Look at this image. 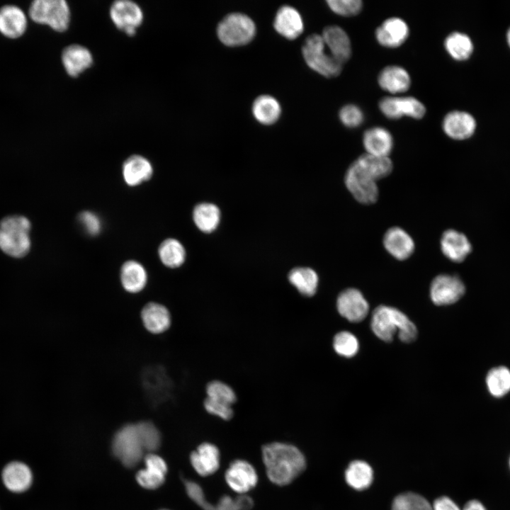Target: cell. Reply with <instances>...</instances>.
Returning <instances> with one entry per match:
<instances>
[{
	"instance_id": "1",
	"label": "cell",
	"mask_w": 510,
	"mask_h": 510,
	"mask_svg": "<svg viewBox=\"0 0 510 510\" xmlns=\"http://www.w3.org/2000/svg\"><path fill=\"white\" fill-rule=\"evenodd\" d=\"M262 458L269 480L278 485L292 482L305 469V456L295 446L271 443L262 448Z\"/></svg>"
},
{
	"instance_id": "2",
	"label": "cell",
	"mask_w": 510,
	"mask_h": 510,
	"mask_svg": "<svg viewBox=\"0 0 510 510\" xmlns=\"http://www.w3.org/2000/svg\"><path fill=\"white\" fill-rule=\"evenodd\" d=\"M371 329L385 341H392L397 332L399 339L405 343L415 340L417 330L414 323L403 312L389 306L380 305L373 312Z\"/></svg>"
},
{
	"instance_id": "3",
	"label": "cell",
	"mask_w": 510,
	"mask_h": 510,
	"mask_svg": "<svg viewBox=\"0 0 510 510\" xmlns=\"http://www.w3.org/2000/svg\"><path fill=\"white\" fill-rule=\"evenodd\" d=\"M30 220L21 215H8L0 221V249L14 259L27 256L31 249Z\"/></svg>"
},
{
	"instance_id": "4",
	"label": "cell",
	"mask_w": 510,
	"mask_h": 510,
	"mask_svg": "<svg viewBox=\"0 0 510 510\" xmlns=\"http://www.w3.org/2000/svg\"><path fill=\"white\" fill-rule=\"evenodd\" d=\"M302 53L307 66L325 77H335L341 72L343 64L327 53L326 45L320 35H309L303 44Z\"/></svg>"
},
{
	"instance_id": "5",
	"label": "cell",
	"mask_w": 510,
	"mask_h": 510,
	"mask_svg": "<svg viewBox=\"0 0 510 510\" xmlns=\"http://www.w3.org/2000/svg\"><path fill=\"white\" fill-rule=\"evenodd\" d=\"M30 18L37 23L50 26L57 32H64L70 23V9L64 0H35L29 8Z\"/></svg>"
},
{
	"instance_id": "6",
	"label": "cell",
	"mask_w": 510,
	"mask_h": 510,
	"mask_svg": "<svg viewBox=\"0 0 510 510\" xmlns=\"http://www.w3.org/2000/svg\"><path fill=\"white\" fill-rule=\"evenodd\" d=\"M217 34L224 45L231 47L241 46L249 43L254 38L256 26L248 16L241 13H232L220 22Z\"/></svg>"
},
{
	"instance_id": "7",
	"label": "cell",
	"mask_w": 510,
	"mask_h": 510,
	"mask_svg": "<svg viewBox=\"0 0 510 510\" xmlns=\"http://www.w3.org/2000/svg\"><path fill=\"white\" fill-rule=\"evenodd\" d=\"M112 448L114 455L124 465L135 466L144 452L136 424H127L118 430Z\"/></svg>"
},
{
	"instance_id": "8",
	"label": "cell",
	"mask_w": 510,
	"mask_h": 510,
	"mask_svg": "<svg viewBox=\"0 0 510 510\" xmlns=\"http://www.w3.org/2000/svg\"><path fill=\"white\" fill-rule=\"evenodd\" d=\"M344 181L348 191L359 203L370 205L378 200L379 191L376 181L354 162L348 168Z\"/></svg>"
},
{
	"instance_id": "9",
	"label": "cell",
	"mask_w": 510,
	"mask_h": 510,
	"mask_svg": "<svg viewBox=\"0 0 510 510\" xmlns=\"http://www.w3.org/2000/svg\"><path fill=\"white\" fill-rule=\"evenodd\" d=\"M110 17L115 27L129 36L134 35L143 21L140 6L130 0H118L110 7Z\"/></svg>"
},
{
	"instance_id": "10",
	"label": "cell",
	"mask_w": 510,
	"mask_h": 510,
	"mask_svg": "<svg viewBox=\"0 0 510 510\" xmlns=\"http://www.w3.org/2000/svg\"><path fill=\"white\" fill-rule=\"evenodd\" d=\"M379 109L385 117L393 120L403 116L419 120L426 113L424 105L412 96L384 97L379 101Z\"/></svg>"
},
{
	"instance_id": "11",
	"label": "cell",
	"mask_w": 510,
	"mask_h": 510,
	"mask_svg": "<svg viewBox=\"0 0 510 510\" xmlns=\"http://www.w3.org/2000/svg\"><path fill=\"white\" fill-rule=\"evenodd\" d=\"M465 291L460 278L454 275L441 274L435 277L430 286V296L437 305H446L459 300Z\"/></svg>"
},
{
	"instance_id": "12",
	"label": "cell",
	"mask_w": 510,
	"mask_h": 510,
	"mask_svg": "<svg viewBox=\"0 0 510 510\" xmlns=\"http://www.w3.org/2000/svg\"><path fill=\"white\" fill-rule=\"evenodd\" d=\"M339 313L351 322L363 320L369 310V305L360 290L348 288L342 291L336 301Z\"/></svg>"
},
{
	"instance_id": "13",
	"label": "cell",
	"mask_w": 510,
	"mask_h": 510,
	"mask_svg": "<svg viewBox=\"0 0 510 510\" xmlns=\"http://www.w3.org/2000/svg\"><path fill=\"white\" fill-rule=\"evenodd\" d=\"M225 480L234 491L244 494L254 488L258 480L254 467L242 460L233 461L225 472Z\"/></svg>"
},
{
	"instance_id": "14",
	"label": "cell",
	"mask_w": 510,
	"mask_h": 510,
	"mask_svg": "<svg viewBox=\"0 0 510 510\" xmlns=\"http://www.w3.org/2000/svg\"><path fill=\"white\" fill-rule=\"evenodd\" d=\"M409 29L407 23L400 18L386 19L377 28L375 38L383 47L395 48L402 45L408 38Z\"/></svg>"
},
{
	"instance_id": "15",
	"label": "cell",
	"mask_w": 510,
	"mask_h": 510,
	"mask_svg": "<svg viewBox=\"0 0 510 510\" xmlns=\"http://www.w3.org/2000/svg\"><path fill=\"white\" fill-rule=\"evenodd\" d=\"M322 37L329 54L338 62L344 64L350 59L351 44L344 29L337 26H329L323 30Z\"/></svg>"
},
{
	"instance_id": "16",
	"label": "cell",
	"mask_w": 510,
	"mask_h": 510,
	"mask_svg": "<svg viewBox=\"0 0 510 510\" xmlns=\"http://www.w3.org/2000/svg\"><path fill=\"white\" fill-rule=\"evenodd\" d=\"M62 62L68 75L77 77L91 67L94 60L91 52L86 47L72 44L63 50Z\"/></svg>"
},
{
	"instance_id": "17",
	"label": "cell",
	"mask_w": 510,
	"mask_h": 510,
	"mask_svg": "<svg viewBox=\"0 0 510 510\" xmlns=\"http://www.w3.org/2000/svg\"><path fill=\"white\" fill-rule=\"evenodd\" d=\"M444 132L454 140L470 137L476 128L475 118L468 113L453 110L446 115L442 123Z\"/></svg>"
},
{
	"instance_id": "18",
	"label": "cell",
	"mask_w": 510,
	"mask_h": 510,
	"mask_svg": "<svg viewBox=\"0 0 510 510\" xmlns=\"http://www.w3.org/2000/svg\"><path fill=\"white\" fill-rule=\"evenodd\" d=\"M383 245L391 256L400 261L408 259L415 248L412 237L399 227H392L386 231Z\"/></svg>"
},
{
	"instance_id": "19",
	"label": "cell",
	"mask_w": 510,
	"mask_h": 510,
	"mask_svg": "<svg viewBox=\"0 0 510 510\" xmlns=\"http://www.w3.org/2000/svg\"><path fill=\"white\" fill-rule=\"evenodd\" d=\"M273 26L280 35L289 40L297 38L303 31L304 24L301 15L290 6H283L277 11Z\"/></svg>"
},
{
	"instance_id": "20",
	"label": "cell",
	"mask_w": 510,
	"mask_h": 510,
	"mask_svg": "<svg viewBox=\"0 0 510 510\" xmlns=\"http://www.w3.org/2000/svg\"><path fill=\"white\" fill-rule=\"evenodd\" d=\"M441 249L449 260L459 263L471 252L472 246L465 234L455 230H448L441 236Z\"/></svg>"
},
{
	"instance_id": "21",
	"label": "cell",
	"mask_w": 510,
	"mask_h": 510,
	"mask_svg": "<svg viewBox=\"0 0 510 510\" xmlns=\"http://www.w3.org/2000/svg\"><path fill=\"white\" fill-rule=\"evenodd\" d=\"M122 174L128 186H137L151 178L153 167L147 158L139 154H133L124 162Z\"/></svg>"
},
{
	"instance_id": "22",
	"label": "cell",
	"mask_w": 510,
	"mask_h": 510,
	"mask_svg": "<svg viewBox=\"0 0 510 510\" xmlns=\"http://www.w3.org/2000/svg\"><path fill=\"white\" fill-rule=\"evenodd\" d=\"M1 476L5 487L15 493L27 490L33 481V475L29 467L18 461L7 464L3 469Z\"/></svg>"
},
{
	"instance_id": "23",
	"label": "cell",
	"mask_w": 510,
	"mask_h": 510,
	"mask_svg": "<svg viewBox=\"0 0 510 510\" xmlns=\"http://www.w3.org/2000/svg\"><path fill=\"white\" fill-rule=\"evenodd\" d=\"M145 468L136 476L138 483L147 489L159 487L164 481L167 470L164 460L157 455L149 453L144 458Z\"/></svg>"
},
{
	"instance_id": "24",
	"label": "cell",
	"mask_w": 510,
	"mask_h": 510,
	"mask_svg": "<svg viewBox=\"0 0 510 510\" xmlns=\"http://www.w3.org/2000/svg\"><path fill=\"white\" fill-rule=\"evenodd\" d=\"M27 28V18L24 12L14 5H6L0 8V33L9 38L21 36Z\"/></svg>"
},
{
	"instance_id": "25",
	"label": "cell",
	"mask_w": 510,
	"mask_h": 510,
	"mask_svg": "<svg viewBox=\"0 0 510 510\" xmlns=\"http://www.w3.org/2000/svg\"><path fill=\"white\" fill-rule=\"evenodd\" d=\"M190 460L199 475L208 476L215 472L220 466V451L215 445L204 443L191 454Z\"/></svg>"
},
{
	"instance_id": "26",
	"label": "cell",
	"mask_w": 510,
	"mask_h": 510,
	"mask_svg": "<svg viewBox=\"0 0 510 510\" xmlns=\"http://www.w3.org/2000/svg\"><path fill=\"white\" fill-rule=\"evenodd\" d=\"M363 144L366 153L378 156L388 157L393 147L391 133L382 127H373L365 131Z\"/></svg>"
},
{
	"instance_id": "27",
	"label": "cell",
	"mask_w": 510,
	"mask_h": 510,
	"mask_svg": "<svg viewBox=\"0 0 510 510\" xmlns=\"http://www.w3.org/2000/svg\"><path fill=\"white\" fill-rule=\"evenodd\" d=\"M378 81L382 89L393 94L407 91L411 85L407 71L397 65L383 68L378 75Z\"/></svg>"
},
{
	"instance_id": "28",
	"label": "cell",
	"mask_w": 510,
	"mask_h": 510,
	"mask_svg": "<svg viewBox=\"0 0 510 510\" xmlns=\"http://www.w3.org/2000/svg\"><path fill=\"white\" fill-rule=\"evenodd\" d=\"M141 318L144 327L155 334L164 332L171 324V316L167 308L157 302H149L142 309Z\"/></svg>"
},
{
	"instance_id": "29",
	"label": "cell",
	"mask_w": 510,
	"mask_h": 510,
	"mask_svg": "<svg viewBox=\"0 0 510 510\" xmlns=\"http://www.w3.org/2000/svg\"><path fill=\"white\" fill-rule=\"evenodd\" d=\"M120 281L126 291L131 293H139L147 284V271L140 262L128 260L120 268Z\"/></svg>"
},
{
	"instance_id": "30",
	"label": "cell",
	"mask_w": 510,
	"mask_h": 510,
	"mask_svg": "<svg viewBox=\"0 0 510 510\" xmlns=\"http://www.w3.org/2000/svg\"><path fill=\"white\" fill-rule=\"evenodd\" d=\"M347 484L356 490L368 489L373 481V470L370 465L360 460L349 463L345 471Z\"/></svg>"
},
{
	"instance_id": "31",
	"label": "cell",
	"mask_w": 510,
	"mask_h": 510,
	"mask_svg": "<svg viewBox=\"0 0 510 510\" xmlns=\"http://www.w3.org/2000/svg\"><path fill=\"white\" fill-rule=\"evenodd\" d=\"M353 162L376 181L388 176L393 167L389 157H378L367 153L361 155Z\"/></svg>"
},
{
	"instance_id": "32",
	"label": "cell",
	"mask_w": 510,
	"mask_h": 510,
	"mask_svg": "<svg viewBox=\"0 0 510 510\" xmlns=\"http://www.w3.org/2000/svg\"><path fill=\"white\" fill-rule=\"evenodd\" d=\"M280 113L281 108L278 101L271 96H259L252 105L253 115L257 121L264 125L276 123Z\"/></svg>"
},
{
	"instance_id": "33",
	"label": "cell",
	"mask_w": 510,
	"mask_h": 510,
	"mask_svg": "<svg viewBox=\"0 0 510 510\" xmlns=\"http://www.w3.org/2000/svg\"><path fill=\"white\" fill-rule=\"evenodd\" d=\"M193 218L200 230L207 233L211 232L217 228L220 222V211L212 203H200L194 208Z\"/></svg>"
},
{
	"instance_id": "34",
	"label": "cell",
	"mask_w": 510,
	"mask_h": 510,
	"mask_svg": "<svg viewBox=\"0 0 510 510\" xmlns=\"http://www.w3.org/2000/svg\"><path fill=\"white\" fill-rule=\"evenodd\" d=\"M444 47L448 55L455 60L464 61L473 52V44L468 35L460 32H453L444 41Z\"/></svg>"
},
{
	"instance_id": "35",
	"label": "cell",
	"mask_w": 510,
	"mask_h": 510,
	"mask_svg": "<svg viewBox=\"0 0 510 510\" xmlns=\"http://www.w3.org/2000/svg\"><path fill=\"white\" fill-rule=\"evenodd\" d=\"M288 280L298 290L305 296L315 294L318 285V276L310 268H295L290 271Z\"/></svg>"
},
{
	"instance_id": "36",
	"label": "cell",
	"mask_w": 510,
	"mask_h": 510,
	"mask_svg": "<svg viewBox=\"0 0 510 510\" xmlns=\"http://www.w3.org/2000/svg\"><path fill=\"white\" fill-rule=\"evenodd\" d=\"M158 254L162 264L169 268L181 266L186 259V251L183 244L174 238L164 240L159 246Z\"/></svg>"
},
{
	"instance_id": "37",
	"label": "cell",
	"mask_w": 510,
	"mask_h": 510,
	"mask_svg": "<svg viewBox=\"0 0 510 510\" xmlns=\"http://www.w3.org/2000/svg\"><path fill=\"white\" fill-rule=\"evenodd\" d=\"M485 381L493 397H504L510 392V370L505 366L493 368L488 372Z\"/></svg>"
},
{
	"instance_id": "38",
	"label": "cell",
	"mask_w": 510,
	"mask_h": 510,
	"mask_svg": "<svg viewBox=\"0 0 510 510\" xmlns=\"http://www.w3.org/2000/svg\"><path fill=\"white\" fill-rule=\"evenodd\" d=\"M392 510H433V508L426 498L409 492L395 497L392 501Z\"/></svg>"
},
{
	"instance_id": "39",
	"label": "cell",
	"mask_w": 510,
	"mask_h": 510,
	"mask_svg": "<svg viewBox=\"0 0 510 510\" xmlns=\"http://www.w3.org/2000/svg\"><path fill=\"white\" fill-rule=\"evenodd\" d=\"M136 426L144 451L157 450L161 442V436L156 426L149 421L140 422Z\"/></svg>"
},
{
	"instance_id": "40",
	"label": "cell",
	"mask_w": 510,
	"mask_h": 510,
	"mask_svg": "<svg viewBox=\"0 0 510 510\" xmlns=\"http://www.w3.org/2000/svg\"><path fill=\"white\" fill-rule=\"evenodd\" d=\"M333 346L338 354L347 358L355 356L359 347L356 337L348 332L336 334L334 338Z\"/></svg>"
},
{
	"instance_id": "41",
	"label": "cell",
	"mask_w": 510,
	"mask_h": 510,
	"mask_svg": "<svg viewBox=\"0 0 510 510\" xmlns=\"http://www.w3.org/2000/svg\"><path fill=\"white\" fill-rule=\"evenodd\" d=\"M206 392L208 398L230 406L236 401L233 390L220 381L214 380L208 383Z\"/></svg>"
},
{
	"instance_id": "42",
	"label": "cell",
	"mask_w": 510,
	"mask_h": 510,
	"mask_svg": "<svg viewBox=\"0 0 510 510\" xmlns=\"http://www.w3.org/2000/svg\"><path fill=\"white\" fill-rule=\"evenodd\" d=\"M329 8L342 16H353L361 12L363 2L361 0H327Z\"/></svg>"
},
{
	"instance_id": "43",
	"label": "cell",
	"mask_w": 510,
	"mask_h": 510,
	"mask_svg": "<svg viewBox=\"0 0 510 510\" xmlns=\"http://www.w3.org/2000/svg\"><path fill=\"white\" fill-rule=\"evenodd\" d=\"M339 115L342 124L350 128L360 126L364 120V115L361 109L353 104H347L343 106Z\"/></svg>"
},
{
	"instance_id": "44",
	"label": "cell",
	"mask_w": 510,
	"mask_h": 510,
	"mask_svg": "<svg viewBox=\"0 0 510 510\" xmlns=\"http://www.w3.org/2000/svg\"><path fill=\"white\" fill-rule=\"evenodd\" d=\"M186 492L189 497L203 510H215V506L208 503L201 487L196 482L185 480Z\"/></svg>"
},
{
	"instance_id": "45",
	"label": "cell",
	"mask_w": 510,
	"mask_h": 510,
	"mask_svg": "<svg viewBox=\"0 0 510 510\" xmlns=\"http://www.w3.org/2000/svg\"><path fill=\"white\" fill-rule=\"evenodd\" d=\"M78 220L85 232L91 236H96L101 231L102 224L99 217L90 211H83L79 216Z\"/></svg>"
},
{
	"instance_id": "46",
	"label": "cell",
	"mask_w": 510,
	"mask_h": 510,
	"mask_svg": "<svg viewBox=\"0 0 510 510\" xmlns=\"http://www.w3.org/2000/svg\"><path fill=\"white\" fill-rule=\"evenodd\" d=\"M156 381L146 372L144 380L145 381L146 388L154 396L158 395L161 397L164 396V390L166 386L165 375L164 370L159 368H155Z\"/></svg>"
},
{
	"instance_id": "47",
	"label": "cell",
	"mask_w": 510,
	"mask_h": 510,
	"mask_svg": "<svg viewBox=\"0 0 510 510\" xmlns=\"http://www.w3.org/2000/svg\"><path fill=\"white\" fill-rule=\"evenodd\" d=\"M204 407L208 413L216 415L225 420H229L233 416L231 406L216 402L208 397L204 401Z\"/></svg>"
},
{
	"instance_id": "48",
	"label": "cell",
	"mask_w": 510,
	"mask_h": 510,
	"mask_svg": "<svg viewBox=\"0 0 510 510\" xmlns=\"http://www.w3.org/2000/svg\"><path fill=\"white\" fill-rule=\"evenodd\" d=\"M432 508L433 510H461L450 498L445 496L436 499Z\"/></svg>"
},
{
	"instance_id": "49",
	"label": "cell",
	"mask_w": 510,
	"mask_h": 510,
	"mask_svg": "<svg viewBox=\"0 0 510 510\" xmlns=\"http://www.w3.org/2000/svg\"><path fill=\"white\" fill-rule=\"evenodd\" d=\"M215 510H242V509L237 497L232 499L229 496H224L215 505Z\"/></svg>"
},
{
	"instance_id": "50",
	"label": "cell",
	"mask_w": 510,
	"mask_h": 510,
	"mask_svg": "<svg viewBox=\"0 0 510 510\" xmlns=\"http://www.w3.org/2000/svg\"><path fill=\"white\" fill-rule=\"evenodd\" d=\"M462 510H487L484 504L477 499L468 501Z\"/></svg>"
},
{
	"instance_id": "51",
	"label": "cell",
	"mask_w": 510,
	"mask_h": 510,
	"mask_svg": "<svg viewBox=\"0 0 510 510\" xmlns=\"http://www.w3.org/2000/svg\"><path fill=\"white\" fill-rule=\"evenodd\" d=\"M506 40L509 46L510 47V28H509L507 33H506Z\"/></svg>"
},
{
	"instance_id": "52",
	"label": "cell",
	"mask_w": 510,
	"mask_h": 510,
	"mask_svg": "<svg viewBox=\"0 0 510 510\" xmlns=\"http://www.w3.org/2000/svg\"><path fill=\"white\" fill-rule=\"evenodd\" d=\"M509 468H510V456H509Z\"/></svg>"
}]
</instances>
